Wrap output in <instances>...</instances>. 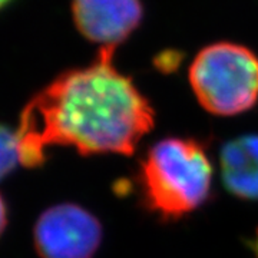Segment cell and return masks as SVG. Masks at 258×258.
I'll list each match as a JSON object with an SVG mask.
<instances>
[{"mask_svg": "<svg viewBox=\"0 0 258 258\" xmlns=\"http://www.w3.org/2000/svg\"><path fill=\"white\" fill-rule=\"evenodd\" d=\"M224 186L241 200L258 201V135H242L220 152Z\"/></svg>", "mask_w": 258, "mask_h": 258, "instance_id": "6", "label": "cell"}, {"mask_svg": "<svg viewBox=\"0 0 258 258\" xmlns=\"http://www.w3.org/2000/svg\"><path fill=\"white\" fill-rule=\"evenodd\" d=\"M33 240L40 258H92L102 240L101 222L76 204H57L37 218Z\"/></svg>", "mask_w": 258, "mask_h": 258, "instance_id": "4", "label": "cell"}, {"mask_svg": "<svg viewBox=\"0 0 258 258\" xmlns=\"http://www.w3.org/2000/svg\"><path fill=\"white\" fill-rule=\"evenodd\" d=\"M6 224H8V208H6V204L0 195V235L3 234V231L6 228Z\"/></svg>", "mask_w": 258, "mask_h": 258, "instance_id": "8", "label": "cell"}, {"mask_svg": "<svg viewBox=\"0 0 258 258\" xmlns=\"http://www.w3.org/2000/svg\"><path fill=\"white\" fill-rule=\"evenodd\" d=\"M10 0H0V9L3 8V6H6L8 3H9Z\"/></svg>", "mask_w": 258, "mask_h": 258, "instance_id": "10", "label": "cell"}, {"mask_svg": "<svg viewBox=\"0 0 258 258\" xmlns=\"http://www.w3.org/2000/svg\"><path fill=\"white\" fill-rule=\"evenodd\" d=\"M189 82L197 99L214 115L248 111L258 101V57L240 45L215 43L194 59Z\"/></svg>", "mask_w": 258, "mask_h": 258, "instance_id": "3", "label": "cell"}, {"mask_svg": "<svg viewBox=\"0 0 258 258\" xmlns=\"http://www.w3.org/2000/svg\"><path fill=\"white\" fill-rule=\"evenodd\" d=\"M212 165L204 147L189 138H165L141 162L139 184L148 207L166 220L200 208L210 197Z\"/></svg>", "mask_w": 258, "mask_h": 258, "instance_id": "2", "label": "cell"}, {"mask_svg": "<svg viewBox=\"0 0 258 258\" xmlns=\"http://www.w3.org/2000/svg\"><path fill=\"white\" fill-rule=\"evenodd\" d=\"M76 28L86 39L102 47L116 49L142 18L139 0H74Z\"/></svg>", "mask_w": 258, "mask_h": 258, "instance_id": "5", "label": "cell"}, {"mask_svg": "<svg viewBox=\"0 0 258 258\" xmlns=\"http://www.w3.org/2000/svg\"><path fill=\"white\" fill-rule=\"evenodd\" d=\"M251 248H252V251H254L255 257L258 258V231H257V234L254 235L252 241H251Z\"/></svg>", "mask_w": 258, "mask_h": 258, "instance_id": "9", "label": "cell"}, {"mask_svg": "<svg viewBox=\"0 0 258 258\" xmlns=\"http://www.w3.org/2000/svg\"><path fill=\"white\" fill-rule=\"evenodd\" d=\"M18 164H20L18 135L0 125V179L9 175Z\"/></svg>", "mask_w": 258, "mask_h": 258, "instance_id": "7", "label": "cell"}, {"mask_svg": "<svg viewBox=\"0 0 258 258\" xmlns=\"http://www.w3.org/2000/svg\"><path fill=\"white\" fill-rule=\"evenodd\" d=\"M102 47L92 64L64 72L37 92L20 113V164L42 166L47 149L72 147L82 155H132L154 126V111Z\"/></svg>", "mask_w": 258, "mask_h": 258, "instance_id": "1", "label": "cell"}]
</instances>
